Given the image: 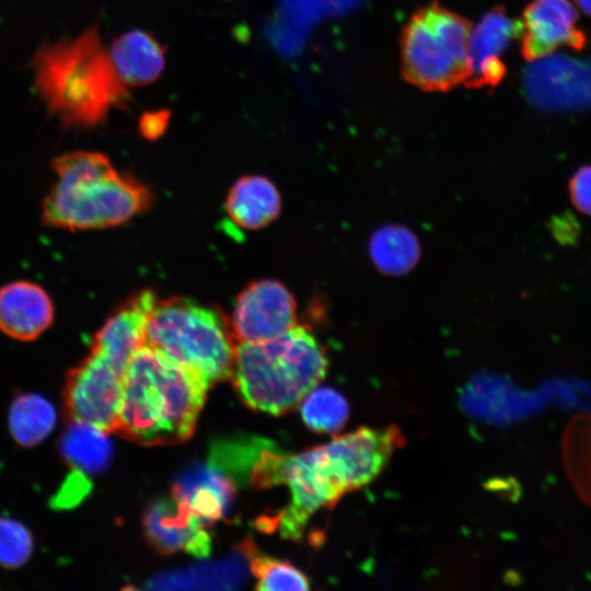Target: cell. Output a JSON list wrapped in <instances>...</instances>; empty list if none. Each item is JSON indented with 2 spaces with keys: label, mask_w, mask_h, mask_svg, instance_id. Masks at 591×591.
Segmentation results:
<instances>
[{
  "label": "cell",
  "mask_w": 591,
  "mask_h": 591,
  "mask_svg": "<svg viewBox=\"0 0 591 591\" xmlns=\"http://www.w3.org/2000/svg\"><path fill=\"white\" fill-rule=\"evenodd\" d=\"M208 389L197 375L144 345L127 363L115 432L148 447L184 442L194 432Z\"/></svg>",
  "instance_id": "1"
},
{
  "label": "cell",
  "mask_w": 591,
  "mask_h": 591,
  "mask_svg": "<svg viewBox=\"0 0 591 591\" xmlns=\"http://www.w3.org/2000/svg\"><path fill=\"white\" fill-rule=\"evenodd\" d=\"M33 63L36 88L48 109L66 125L96 126L126 101V84L96 25L72 40L43 46Z\"/></svg>",
  "instance_id": "2"
},
{
  "label": "cell",
  "mask_w": 591,
  "mask_h": 591,
  "mask_svg": "<svg viewBox=\"0 0 591 591\" xmlns=\"http://www.w3.org/2000/svg\"><path fill=\"white\" fill-rule=\"evenodd\" d=\"M53 169L57 179L43 204V219L50 227L106 229L129 221L150 205L147 187L118 173L103 153H65L53 161Z\"/></svg>",
  "instance_id": "3"
},
{
  "label": "cell",
  "mask_w": 591,
  "mask_h": 591,
  "mask_svg": "<svg viewBox=\"0 0 591 591\" xmlns=\"http://www.w3.org/2000/svg\"><path fill=\"white\" fill-rule=\"evenodd\" d=\"M327 367L323 346L297 324L273 339L236 344L230 378L248 407L281 415L302 402Z\"/></svg>",
  "instance_id": "4"
},
{
  "label": "cell",
  "mask_w": 591,
  "mask_h": 591,
  "mask_svg": "<svg viewBox=\"0 0 591 591\" xmlns=\"http://www.w3.org/2000/svg\"><path fill=\"white\" fill-rule=\"evenodd\" d=\"M146 345L187 369L208 387L231 375L234 347L229 323L206 305L185 298L155 301Z\"/></svg>",
  "instance_id": "5"
},
{
  "label": "cell",
  "mask_w": 591,
  "mask_h": 591,
  "mask_svg": "<svg viewBox=\"0 0 591 591\" xmlns=\"http://www.w3.org/2000/svg\"><path fill=\"white\" fill-rule=\"evenodd\" d=\"M253 486L266 488L285 484L290 505L276 523L282 536L298 538L311 515L320 509H333L349 488L341 465L327 444L287 454L266 442L248 471Z\"/></svg>",
  "instance_id": "6"
},
{
  "label": "cell",
  "mask_w": 591,
  "mask_h": 591,
  "mask_svg": "<svg viewBox=\"0 0 591 591\" xmlns=\"http://www.w3.org/2000/svg\"><path fill=\"white\" fill-rule=\"evenodd\" d=\"M468 20L437 2L419 8L401 37L403 77L425 91H449L468 78Z\"/></svg>",
  "instance_id": "7"
},
{
  "label": "cell",
  "mask_w": 591,
  "mask_h": 591,
  "mask_svg": "<svg viewBox=\"0 0 591 591\" xmlns=\"http://www.w3.org/2000/svg\"><path fill=\"white\" fill-rule=\"evenodd\" d=\"M126 367L91 348L67 378L65 403L70 418L115 432Z\"/></svg>",
  "instance_id": "8"
},
{
  "label": "cell",
  "mask_w": 591,
  "mask_h": 591,
  "mask_svg": "<svg viewBox=\"0 0 591 591\" xmlns=\"http://www.w3.org/2000/svg\"><path fill=\"white\" fill-rule=\"evenodd\" d=\"M523 83L529 101L540 109H591V58L549 54L532 61Z\"/></svg>",
  "instance_id": "9"
},
{
  "label": "cell",
  "mask_w": 591,
  "mask_h": 591,
  "mask_svg": "<svg viewBox=\"0 0 591 591\" xmlns=\"http://www.w3.org/2000/svg\"><path fill=\"white\" fill-rule=\"evenodd\" d=\"M293 296L279 281L262 279L236 298L229 327L236 344L278 337L297 325Z\"/></svg>",
  "instance_id": "10"
},
{
  "label": "cell",
  "mask_w": 591,
  "mask_h": 591,
  "mask_svg": "<svg viewBox=\"0 0 591 591\" xmlns=\"http://www.w3.org/2000/svg\"><path fill=\"white\" fill-rule=\"evenodd\" d=\"M519 24L521 53L528 61L553 54L561 46L581 50L588 42L569 0H532Z\"/></svg>",
  "instance_id": "11"
},
{
  "label": "cell",
  "mask_w": 591,
  "mask_h": 591,
  "mask_svg": "<svg viewBox=\"0 0 591 591\" xmlns=\"http://www.w3.org/2000/svg\"><path fill=\"white\" fill-rule=\"evenodd\" d=\"M150 544L161 554L186 552L197 557L210 553V535L186 499L174 495L151 503L143 515Z\"/></svg>",
  "instance_id": "12"
},
{
  "label": "cell",
  "mask_w": 591,
  "mask_h": 591,
  "mask_svg": "<svg viewBox=\"0 0 591 591\" xmlns=\"http://www.w3.org/2000/svg\"><path fill=\"white\" fill-rule=\"evenodd\" d=\"M520 35V24L503 8L487 12L472 31L468 46V88H493L503 79L506 65L501 57L511 42Z\"/></svg>",
  "instance_id": "13"
},
{
  "label": "cell",
  "mask_w": 591,
  "mask_h": 591,
  "mask_svg": "<svg viewBox=\"0 0 591 591\" xmlns=\"http://www.w3.org/2000/svg\"><path fill=\"white\" fill-rule=\"evenodd\" d=\"M54 304L37 283L18 280L0 288V331L18 340L40 336L54 321Z\"/></svg>",
  "instance_id": "14"
},
{
  "label": "cell",
  "mask_w": 591,
  "mask_h": 591,
  "mask_svg": "<svg viewBox=\"0 0 591 591\" xmlns=\"http://www.w3.org/2000/svg\"><path fill=\"white\" fill-rule=\"evenodd\" d=\"M155 301L150 291L134 297L96 332L91 348L127 364L134 352L146 345L147 324Z\"/></svg>",
  "instance_id": "15"
},
{
  "label": "cell",
  "mask_w": 591,
  "mask_h": 591,
  "mask_svg": "<svg viewBox=\"0 0 591 591\" xmlns=\"http://www.w3.org/2000/svg\"><path fill=\"white\" fill-rule=\"evenodd\" d=\"M114 67L126 85L154 82L165 68V48L149 33L132 30L120 35L109 51Z\"/></svg>",
  "instance_id": "16"
},
{
  "label": "cell",
  "mask_w": 591,
  "mask_h": 591,
  "mask_svg": "<svg viewBox=\"0 0 591 591\" xmlns=\"http://www.w3.org/2000/svg\"><path fill=\"white\" fill-rule=\"evenodd\" d=\"M281 199L276 186L260 175L239 178L228 193L225 209L229 219L244 230H258L274 221L280 212Z\"/></svg>",
  "instance_id": "17"
},
{
  "label": "cell",
  "mask_w": 591,
  "mask_h": 591,
  "mask_svg": "<svg viewBox=\"0 0 591 591\" xmlns=\"http://www.w3.org/2000/svg\"><path fill=\"white\" fill-rule=\"evenodd\" d=\"M234 493L232 479L210 465L185 472L173 486V494L186 499L206 525L222 518Z\"/></svg>",
  "instance_id": "18"
},
{
  "label": "cell",
  "mask_w": 591,
  "mask_h": 591,
  "mask_svg": "<svg viewBox=\"0 0 591 591\" xmlns=\"http://www.w3.org/2000/svg\"><path fill=\"white\" fill-rule=\"evenodd\" d=\"M103 429L76 419L59 440V451L68 465L83 475L103 472L109 464L113 447Z\"/></svg>",
  "instance_id": "19"
},
{
  "label": "cell",
  "mask_w": 591,
  "mask_h": 591,
  "mask_svg": "<svg viewBox=\"0 0 591 591\" xmlns=\"http://www.w3.org/2000/svg\"><path fill=\"white\" fill-rule=\"evenodd\" d=\"M561 460L573 490L591 507V410L569 421L561 438Z\"/></svg>",
  "instance_id": "20"
},
{
  "label": "cell",
  "mask_w": 591,
  "mask_h": 591,
  "mask_svg": "<svg viewBox=\"0 0 591 591\" xmlns=\"http://www.w3.org/2000/svg\"><path fill=\"white\" fill-rule=\"evenodd\" d=\"M56 421L54 405L39 394H20L11 403L9 429L13 439L23 447H34L44 441Z\"/></svg>",
  "instance_id": "21"
},
{
  "label": "cell",
  "mask_w": 591,
  "mask_h": 591,
  "mask_svg": "<svg viewBox=\"0 0 591 591\" xmlns=\"http://www.w3.org/2000/svg\"><path fill=\"white\" fill-rule=\"evenodd\" d=\"M370 254L378 268L386 274L408 271L418 260L419 245L405 228L387 225L378 230L370 242Z\"/></svg>",
  "instance_id": "22"
},
{
  "label": "cell",
  "mask_w": 591,
  "mask_h": 591,
  "mask_svg": "<svg viewBox=\"0 0 591 591\" xmlns=\"http://www.w3.org/2000/svg\"><path fill=\"white\" fill-rule=\"evenodd\" d=\"M305 425L317 433H336L349 417L344 396L329 387L313 389L301 402Z\"/></svg>",
  "instance_id": "23"
},
{
  "label": "cell",
  "mask_w": 591,
  "mask_h": 591,
  "mask_svg": "<svg viewBox=\"0 0 591 591\" xmlns=\"http://www.w3.org/2000/svg\"><path fill=\"white\" fill-rule=\"evenodd\" d=\"M242 547L257 580V590L310 589L308 577L290 563L262 554L252 542H244Z\"/></svg>",
  "instance_id": "24"
},
{
  "label": "cell",
  "mask_w": 591,
  "mask_h": 591,
  "mask_svg": "<svg viewBox=\"0 0 591 591\" xmlns=\"http://www.w3.org/2000/svg\"><path fill=\"white\" fill-rule=\"evenodd\" d=\"M33 549L32 534L24 524L0 517V566L19 568L31 558Z\"/></svg>",
  "instance_id": "25"
},
{
  "label": "cell",
  "mask_w": 591,
  "mask_h": 591,
  "mask_svg": "<svg viewBox=\"0 0 591 591\" xmlns=\"http://www.w3.org/2000/svg\"><path fill=\"white\" fill-rule=\"evenodd\" d=\"M568 192L575 208L591 217V164L580 166L568 182Z\"/></svg>",
  "instance_id": "26"
},
{
  "label": "cell",
  "mask_w": 591,
  "mask_h": 591,
  "mask_svg": "<svg viewBox=\"0 0 591 591\" xmlns=\"http://www.w3.org/2000/svg\"><path fill=\"white\" fill-rule=\"evenodd\" d=\"M170 118L171 112L167 108L146 112L139 119V131L147 139L154 140L164 134Z\"/></svg>",
  "instance_id": "27"
},
{
  "label": "cell",
  "mask_w": 591,
  "mask_h": 591,
  "mask_svg": "<svg viewBox=\"0 0 591 591\" xmlns=\"http://www.w3.org/2000/svg\"><path fill=\"white\" fill-rule=\"evenodd\" d=\"M575 2L581 11L591 16V0H575Z\"/></svg>",
  "instance_id": "28"
}]
</instances>
